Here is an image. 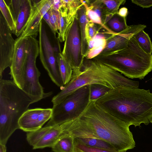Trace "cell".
I'll list each match as a JSON object with an SVG mask.
<instances>
[{"instance_id": "obj_1", "label": "cell", "mask_w": 152, "mask_h": 152, "mask_svg": "<svg viewBox=\"0 0 152 152\" xmlns=\"http://www.w3.org/2000/svg\"><path fill=\"white\" fill-rule=\"evenodd\" d=\"M62 125L63 135L100 139L110 143L118 152L135 147L130 126L104 110L95 101H90L78 118Z\"/></svg>"}, {"instance_id": "obj_2", "label": "cell", "mask_w": 152, "mask_h": 152, "mask_svg": "<svg viewBox=\"0 0 152 152\" xmlns=\"http://www.w3.org/2000/svg\"><path fill=\"white\" fill-rule=\"evenodd\" d=\"M104 110L128 124L148 125L152 118V93L150 90L118 87L95 101Z\"/></svg>"}, {"instance_id": "obj_3", "label": "cell", "mask_w": 152, "mask_h": 152, "mask_svg": "<svg viewBox=\"0 0 152 152\" xmlns=\"http://www.w3.org/2000/svg\"><path fill=\"white\" fill-rule=\"evenodd\" d=\"M94 84L102 85L111 89L118 87L138 88L139 87L138 81L127 79L99 60L95 58H86L78 75L72 78L53 98L51 102L53 105L62 102L78 88Z\"/></svg>"}, {"instance_id": "obj_4", "label": "cell", "mask_w": 152, "mask_h": 152, "mask_svg": "<svg viewBox=\"0 0 152 152\" xmlns=\"http://www.w3.org/2000/svg\"><path fill=\"white\" fill-rule=\"evenodd\" d=\"M44 98L28 94L13 80L0 79V144L6 145L19 129V120L29 106Z\"/></svg>"}, {"instance_id": "obj_5", "label": "cell", "mask_w": 152, "mask_h": 152, "mask_svg": "<svg viewBox=\"0 0 152 152\" xmlns=\"http://www.w3.org/2000/svg\"><path fill=\"white\" fill-rule=\"evenodd\" d=\"M94 58L129 78L142 80L152 71V55L145 52L133 37L126 48Z\"/></svg>"}, {"instance_id": "obj_6", "label": "cell", "mask_w": 152, "mask_h": 152, "mask_svg": "<svg viewBox=\"0 0 152 152\" xmlns=\"http://www.w3.org/2000/svg\"><path fill=\"white\" fill-rule=\"evenodd\" d=\"M90 101L89 85L78 88L62 102L53 105L51 117L45 126L60 125L76 118Z\"/></svg>"}, {"instance_id": "obj_7", "label": "cell", "mask_w": 152, "mask_h": 152, "mask_svg": "<svg viewBox=\"0 0 152 152\" xmlns=\"http://www.w3.org/2000/svg\"><path fill=\"white\" fill-rule=\"evenodd\" d=\"M39 54V41L33 37H28L22 89L31 95L43 97L45 98L51 94L50 92L45 93L43 88L39 82L41 74L36 64V59Z\"/></svg>"}, {"instance_id": "obj_8", "label": "cell", "mask_w": 152, "mask_h": 152, "mask_svg": "<svg viewBox=\"0 0 152 152\" xmlns=\"http://www.w3.org/2000/svg\"><path fill=\"white\" fill-rule=\"evenodd\" d=\"M62 54L72 67V78L78 75L85 58L82 54L81 39L77 13L66 31Z\"/></svg>"}, {"instance_id": "obj_9", "label": "cell", "mask_w": 152, "mask_h": 152, "mask_svg": "<svg viewBox=\"0 0 152 152\" xmlns=\"http://www.w3.org/2000/svg\"><path fill=\"white\" fill-rule=\"evenodd\" d=\"M39 55L41 61L52 81L61 89L64 86L57 56L41 21L39 30Z\"/></svg>"}, {"instance_id": "obj_10", "label": "cell", "mask_w": 152, "mask_h": 152, "mask_svg": "<svg viewBox=\"0 0 152 152\" xmlns=\"http://www.w3.org/2000/svg\"><path fill=\"white\" fill-rule=\"evenodd\" d=\"M4 16L0 14V79L4 70L10 67L14 52L15 40Z\"/></svg>"}, {"instance_id": "obj_11", "label": "cell", "mask_w": 152, "mask_h": 152, "mask_svg": "<svg viewBox=\"0 0 152 152\" xmlns=\"http://www.w3.org/2000/svg\"><path fill=\"white\" fill-rule=\"evenodd\" d=\"M10 72L11 78L22 89L23 86V75L26 57L28 37H18L15 39Z\"/></svg>"}, {"instance_id": "obj_12", "label": "cell", "mask_w": 152, "mask_h": 152, "mask_svg": "<svg viewBox=\"0 0 152 152\" xmlns=\"http://www.w3.org/2000/svg\"><path fill=\"white\" fill-rule=\"evenodd\" d=\"M30 14L25 29L19 37L24 38H36L39 32V25L45 13L51 7L53 0H31Z\"/></svg>"}, {"instance_id": "obj_13", "label": "cell", "mask_w": 152, "mask_h": 152, "mask_svg": "<svg viewBox=\"0 0 152 152\" xmlns=\"http://www.w3.org/2000/svg\"><path fill=\"white\" fill-rule=\"evenodd\" d=\"M52 113V108L28 109L19 120V129L27 132L37 130L50 120Z\"/></svg>"}, {"instance_id": "obj_14", "label": "cell", "mask_w": 152, "mask_h": 152, "mask_svg": "<svg viewBox=\"0 0 152 152\" xmlns=\"http://www.w3.org/2000/svg\"><path fill=\"white\" fill-rule=\"evenodd\" d=\"M146 27L144 25H132L128 26L126 29L120 32L112 34L106 39L105 48L99 55L116 52L126 48L133 36Z\"/></svg>"}, {"instance_id": "obj_15", "label": "cell", "mask_w": 152, "mask_h": 152, "mask_svg": "<svg viewBox=\"0 0 152 152\" xmlns=\"http://www.w3.org/2000/svg\"><path fill=\"white\" fill-rule=\"evenodd\" d=\"M32 6L30 0H22L20 4L14 6L11 12L16 24L15 34L18 37L24 31L29 18Z\"/></svg>"}, {"instance_id": "obj_16", "label": "cell", "mask_w": 152, "mask_h": 152, "mask_svg": "<svg viewBox=\"0 0 152 152\" xmlns=\"http://www.w3.org/2000/svg\"><path fill=\"white\" fill-rule=\"evenodd\" d=\"M63 130L61 124L51 126L43 137L34 146L33 149L51 148L62 135Z\"/></svg>"}, {"instance_id": "obj_17", "label": "cell", "mask_w": 152, "mask_h": 152, "mask_svg": "<svg viewBox=\"0 0 152 152\" xmlns=\"http://www.w3.org/2000/svg\"><path fill=\"white\" fill-rule=\"evenodd\" d=\"M107 39L104 35L99 33L88 42L87 52L85 58L87 59H93L100 54L105 48Z\"/></svg>"}, {"instance_id": "obj_18", "label": "cell", "mask_w": 152, "mask_h": 152, "mask_svg": "<svg viewBox=\"0 0 152 152\" xmlns=\"http://www.w3.org/2000/svg\"><path fill=\"white\" fill-rule=\"evenodd\" d=\"M98 1L102 8L104 25L117 14L120 6L124 4L126 1V0H98Z\"/></svg>"}, {"instance_id": "obj_19", "label": "cell", "mask_w": 152, "mask_h": 152, "mask_svg": "<svg viewBox=\"0 0 152 152\" xmlns=\"http://www.w3.org/2000/svg\"><path fill=\"white\" fill-rule=\"evenodd\" d=\"M51 148L53 152H76L74 138L68 134L62 136Z\"/></svg>"}, {"instance_id": "obj_20", "label": "cell", "mask_w": 152, "mask_h": 152, "mask_svg": "<svg viewBox=\"0 0 152 152\" xmlns=\"http://www.w3.org/2000/svg\"><path fill=\"white\" fill-rule=\"evenodd\" d=\"M77 15L81 39L82 54L85 57L88 47L86 35V27L89 20L86 15V9L83 5L78 10Z\"/></svg>"}, {"instance_id": "obj_21", "label": "cell", "mask_w": 152, "mask_h": 152, "mask_svg": "<svg viewBox=\"0 0 152 152\" xmlns=\"http://www.w3.org/2000/svg\"><path fill=\"white\" fill-rule=\"evenodd\" d=\"M74 140L75 142L87 146L117 152L114 147L110 143L100 139L92 137H77L75 138Z\"/></svg>"}, {"instance_id": "obj_22", "label": "cell", "mask_w": 152, "mask_h": 152, "mask_svg": "<svg viewBox=\"0 0 152 152\" xmlns=\"http://www.w3.org/2000/svg\"><path fill=\"white\" fill-rule=\"evenodd\" d=\"M57 59L61 79L65 86L72 79L73 72L72 68L70 63L62 55V52L57 55Z\"/></svg>"}, {"instance_id": "obj_23", "label": "cell", "mask_w": 152, "mask_h": 152, "mask_svg": "<svg viewBox=\"0 0 152 152\" xmlns=\"http://www.w3.org/2000/svg\"><path fill=\"white\" fill-rule=\"evenodd\" d=\"M62 2L61 8L66 12L68 20L72 22L83 4L79 0H62Z\"/></svg>"}, {"instance_id": "obj_24", "label": "cell", "mask_w": 152, "mask_h": 152, "mask_svg": "<svg viewBox=\"0 0 152 152\" xmlns=\"http://www.w3.org/2000/svg\"><path fill=\"white\" fill-rule=\"evenodd\" d=\"M133 37L140 48L146 53L152 54V44L148 35L142 30L134 35Z\"/></svg>"}, {"instance_id": "obj_25", "label": "cell", "mask_w": 152, "mask_h": 152, "mask_svg": "<svg viewBox=\"0 0 152 152\" xmlns=\"http://www.w3.org/2000/svg\"><path fill=\"white\" fill-rule=\"evenodd\" d=\"M60 25L57 39L59 42L65 41L66 31L72 22H70L67 17L66 12L61 8L59 10Z\"/></svg>"}, {"instance_id": "obj_26", "label": "cell", "mask_w": 152, "mask_h": 152, "mask_svg": "<svg viewBox=\"0 0 152 152\" xmlns=\"http://www.w3.org/2000/svg\"><path fill=\"white\" fill-rule=\"evenodd\" d=\"M0 9L11 31L14 34L16 29L15 23L10 8L5 1L0 0Z\"/></svg>"}, {"instance_id": "obj_27", "label": "cell", "mask_w": 152, "mask_h": 152, "mask_svg": "<svg viewBox=\"0 0 152 152\" xmlns=\"http://www.w3.org/2000/svg\"><path fill=\"white\" fill-rule=\"evenodd\" d=\"M108 26L113 31L116 33L120 32L126 29L127 25L126 18H122L116 14L111 18L107 23Z\"/></svg>"}, {"instance_id": "obj_28", "label": "cell", "mask_w": 152, "mask_h": 152, "mask_svg": "<svg viewBox=\"0 0 152 152\" xmlns=\"http://www.w3.org/2000/svg\"><path fill=\"white\" fill-rule=\"evenodd\" d=\"M90 101H95L102 97L111 89L104 85L94 84L89 85Z\"/></svg>"}, {"instance_id": "obj_29", "label": "cell", "mask_w": 152, "mask_h": 152, "mask_svg": "<svg viewBox=\"0 0 152 152\" xmlns=\"http://www.w3.org/2000/svg\"><path fill=\"white\" fill-rule=\"evenodd\" d=\"M51 126H45L32 132H27L26 140L29 144L33 147L43 137Z\"/></svg>"}, {"instance_id": "obj_30", "label": "cell", "mask_w": 152, "mask_h": 152, "mask_svg": "<svg viewBox=\"0 0 152 152\" xmlns=\"http://www.w3.org/2000/svg\"><path fill=\"white\" fill-rule=\"evenodd\" d=\"M83 6L86 8V15L89 21L99 25L101 28L106 29L109 33L112 34L115 33L103 24L101 18L96 13L89 8L88 5L84 4Z\"/></svg>"}, {"instance_id": "obj_31", "label": "cell", "mask_w": 152, "mask_h": 152, "mask_svg": "<svg viewBox=\"0 0 152 152\" xmlns=\"http://www.w3.org/2000/svg\"><path fill=\"white\" fill-rule=\"evenodd\" d=\"M50 9V20L52 28L51 31L55 35L56 33H58L59 28V12L54 10L51 7Z\"/></svg>"}, {"instance_id": "obj_32", "label": "cell", "mask_w": 152, "mask_h": 152, "mask_svg": "<svg viewBox=\"0 0 152 152\" xmlns=\"http://www.w3.org/2000/svg\"><path fill=\"white\" fill-rule=\"evenodd\" d=\"M75 143L76 152H117L101 148L88 146L75 142Z\"/></svg>"}, {"instance_id": "obj_33", "label": "cell", "mask_w": 152, "mask_h": 152, "mask_svg": "<svg viewBox=\"0 0 152 152\" xmlns=\"http://www.w3.org/2000/svg\"><path fill=\"white\" fill-rule=\"evenodd\" d=\"M96 25L89 20L86 27V35L87 43L96 34L99 33V28Z\"/></svg>"}, {"instance_id": "obj_34", "label": "cell", "mask_w": 152, "mask_h": 152, "mask_svg": "<svg viewBox=\"0 0 152 152\" xmlns=\"http://www.w3.org/2000/svg\"><path fill=\"white\" fill-rule=\"evenodd\" d=\"M131 1L143 8H148L152 6V0H132Z\"/></svg>"}, {"instance_id": "obj_35", "label": "cell", "mask_w": 152, "mask_h": 152, "mask_svg": "<svg viewBox=\"0 0 152 152\" xmlns=\"http://www.w3.org/2000/svg\"><path fill=\"white\" fill-rule=\"evenodd\" d=\"M62 6V0H54L51 7L55 10L59 11Z\"/></svg>"}, {"instance_id": "obj_36", "label": "cell", "mask_w": 152, "mask_h": 152, "mask_svg": "<svg viewBox=\"0 0 152 152\" xmlns=\"http://www.w3.org/2000/svg\"><path fill=\"white\" fill-rule=\"evenodd\" d=\"M128 13V9L126 7H123L118 10L117 14L122 18H126Z\"/></svg>"}, {"instance_id": "obj_37", "label": "cell", "mask_w": 152, "mask_h": 152, "mask_svg": "<svg viewBox=\"0 0 152 152\" xmlns=\"http://www.w3.org/2000/svg\"><path fill=\"white\" fill-rule=\"evenodd\" d=\"M50 9L45 13L44 15L43 18L45 20L47 24L50 27V29L52 30V28L51 24L50 22Z\"/></svg>"}, {"instance_id": "obj_38", "label": "cell", "mask_w": 152, "mask_h": 152, "mask_svg": "<svg viewBox=\"0 0 152 152\" xmlns=\"http://www.w3.org/2000/svg\"><path fill=\"white\" fill-rule=\"evenodd\" d=\"M6 145L0 144V152H6Z\"/></svg>"}, {"instance_id": "obj_39", "label": "cell", "mask_w": 152, "mask_h": 152, "mask_svg": "<svg viewBox=\"0 0 152 152\" xmlns=\"http://www.w3.org/2000/svg\"><path fill=\"white\" fill-rule=\"evenodd\" d=\"M150 123L152 124V118H151V120L150 121Z\"/></svg>"}, {"instance_id": "obj_40", "label": "cell", "mask_w": 152, "mask_h": 152, "mask_svg": "<svg viewBox=\"0 0 152 152\" xmlns=\"http://www.w3.org/2000/svg\"><path fill=\"white\" fill-rule=\"evenodd\" d=\"M126 152V151H121V152Z\"/></svg>"}, {"instance_id": "obj_41", "label": "cell", "mask_w": 152, "mask_h": 152, "mask_svg": "<svg viewBox=\"0 0 152 152\" xmlns=\"http://www.w3.org/2000/svg\"><path fill=\"white\" fill-rule=\"evenodd\" d=\"M151 79H152V78H151Z\"/></svg>"}]
</instances>
